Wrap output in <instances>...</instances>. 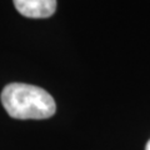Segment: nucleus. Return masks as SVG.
Listing matches in <instances>:
<instances>
[{
	"label": "nucleus",
	"instance_id": "nucleus-1",
	"mask_svg": "<svg viewBox=\"0 0 150 150\" xmlns=\"http://www.w3.org/2000/svg\"><path fill=\"white\" fill-rule=\"evenodd\" d=\"M1 104L14 119H48L56 111L55 100L39 86L23 83H11L3 89Z\"/></svg>",
	"mask_w": 150,
	"mask_h": 150
},
{
	"label": "nucleus",
	"instance_id": "nucleus-2",
	"mask_svg": "<svg viewBox=\"0 0 150 150\" xmlns=\"http://www.w3.org/2000/svg\"><path fill=\"white\" fill-rule=\"evenodd\" d=\"M16 10L26 18H49L56 10V0H13Z\"/></svg>",
	"mask_w": 150,
	"mask_h": 150
},
{
	"label": "nucleus",
	"instance_id": "nucleus-3",
	"mask_svg": "<svg viewBox=\"0 0 150 150\" xmlns=\"http://www.w3.org/2000/svg\"><path fill=\"white\" fill-rule=\"evenodd\" d=\"M145 150H150V140H149V143L146 145V149H145Z\"/></svg>",
	"mask_w": 150,
	"mask_h": 150
}]
</instances>
